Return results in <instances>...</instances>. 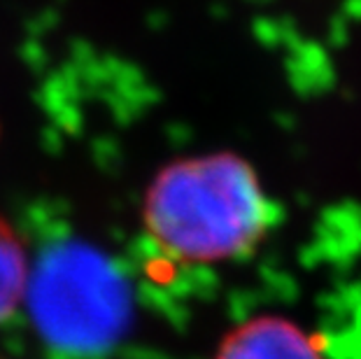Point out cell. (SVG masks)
Returning <instances> with one entry per match:
<instances>
[{
	"instance_id": "cell-1",
	"label": "cell",
	"mask_w": 361,
	"mask_h": 359,
	"mask_svg": "<svg viewBox=\"0 0 361 359\" xmlns=\"http://www.w3.org/2000/svg\"><path fill=\"white\" fill-rule=\"evenodd\" d=\"M275 205L247 162L221 152L164 168L145 196V231L164 262H233L264 241Z\"/></svg>"
},
{
	"instance_id": "cell-2",
	"label": "cell",
	"mask_w": 361,
	"mask_h": 359,
	"mask_svg": "<svg viewBox=\"0 0 361 359\" xmlns=\"http://www.w3.org/2000/svg\"><path fill=\"white\" fill-rule=\"evenodd\" d=\"M37 336L54 355L96 359L130 327V292L121 271L101 250L80 241L44 248L28 287Z\"/></svg>"
},
{
	"instance_id": "cell-3",
	"label": "cell",
	"mask_w": 361,
	"mask_h": 359,
	"mask_svg": "<svg viewBox=\"0 0 361 359\" xmlns=\"http://www.w3.org/2000/svg\"><path fill=\"white\" fill-rule=\"evenodd\" d=\"M214 359H324L317 336L284 317H257L240 324Z\"/></svg>"
},
{
	"instance_id": "cell-4",
	"label": "cell",
	"mask_w": 361,
	"mask_h": 359,
	"mask_svg": "<svg viewBox=\"0 0 361 359\" xmlns=\"http://www.w3.org/2000/svg\"><path fill=\"white\" fill-rule=\"evenodd\" d=\"M26 257L10 226L0 219V320L14 310L24 294Z\"/></svg>"
}]
</instances>
